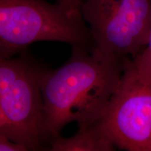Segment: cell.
<instances>
[{
  "label": "cell",
  "mask_w": 151,
  "mask_h": 151,
  "mask_svg": "<svg viewBox=\"0 0 151 151\" xmlns=\"http://www.w3.org/2000/svg\"><path fill=\"white\" fill-rule=\"evenodd\" d=\"M71 47L65 65L56 69L46 67L41 74L43 137L48 147L67 124L74 122L81 127L97 122L118 90L131 59L109 55L96 47Z\"/></svg>",
  "instance_id": "6da1fadb"
},
{
  "label": "cell",
  "mask_w": 151,
  "mask_h": 151,
  "mask_svg": "<svg viewBox=\"0 0 151 151\" xmlns=\"http://www.w3.org/2000/svg\"><path fill=\"white\" fill-rule=\"evenodd\" d=\"M81 14L104 53L133 59L146 47L151 0H82Z\"/></svg>",
  "instance_id": "277c9868"
},
{
  "label": "cell",
  "mask_w": 151,
  "mask_h": 151,
  "mask_svg": "<svg viewBox=\"0 0 151 151\" xmlns=\"http://www.w3.org/2000/svg\"><path fill=\"white\" fill-rule=\"evenodd\" d=\"M131 60L118 90L93 125L121 150L151 151V85L139 77Z\"/></svg>",
  "instance_id": "5b68a950"
},
{
  "label": "cell",
  "mask_w": 151,
  "mask_h": 151,
  "mask_svg": "<svg viewBox=\"0 0 151 151\" xmlns=\"http://www.w3.org/2000/svg\"><path fill=\"white\" fill-rule=\"evenodd\" d=\"M114 144L101 134L94 125L81 126L74 135L58 136L50 142V151H113Z\"/></svg>",
  "instance_id": "8992f818"
},
{
  "label": "cell",
  "mask_w": 151,
  "mask_h": 151,
  "mask_svg": "<svg viewBox=\"0 0 151 151\" xmlns=\"http://www.w3.org/2000/svg\"><path fill=\"white\" fill-rule=\"evenodd\" d=\"M0 151H29L22 143L16 142L0 134Z\"/></svg>",
  "instance_id": "ba28073f"
},
{
  "label": "cell",
  "mask_w": 151,
  "mask_h": 151,
  "mask_svg": "<svg viewBox=\"0 0 151 151\" xmlns=\"http://www.w3.org/2000/svg\"><path fill=\"white\" fill-rule=\"evenodd\" d=\"M131 64L139 77L151 85V58L137 55L131 60Z\"/></svg>",
  "instance_id": "52a82bcc"
},
{
  "label": "cell",
  "mask_w": 151,
  "mask_h": 151,
  "mask_svg": "<svg viewBox=\"0 0 151 151\" xmlns=\"http://www.w3.org/2000/svg\"><path fill=\"white\" fill-rule=\"evenodd\" d=\"M137 55L142 57V58H151V26L150 30H149L146 47H145L142 51H141L139 55Z\"/></svg>",
  "instance_id": "30bf717a"
},
{
  "label": "cell",
  "mask_w": 151,
  "mask_h": 151,
  "mask_svg": "<svg viewBox=\"0 0 151 151\" xmlns=\"http://www.w3.org/2000/svg\"><path fill=\"white\" fill-rule=\"evenodd\" d=\"M46 67L26 51L14 59L0 58V134L29 151L47 148L41 88Z\"/></svg>",
  "instance_id": "3957f363"
},
{
  "label": "cell",
  "mask_w": 151,
  "mask_h": 151,
  "mask_svg": "<svg viewBox=\"0 0 151 151\" xmlns=\"http://www.w3.org/2000/svg\"><path fill=\"white\" fill-rule=\"evenodd\" d=\"M39 41L95 47L83 16L45 0H0V58H11Z\"/></svg>",
  "instance_id": "7a4b0ae2"
},
{
  "label": "cell",
  "mask_w": 151,
  "mask_h": 151,
  "mask_svg": "<svg viewBox=\"0 0 151 151\" xmlns=\"http://www.w3.org/2000/svg\"><path fill=\"white\" fill-rule=\"evenodd\" d=\"M57 2L63 5L73 14L82 16L81 4L82 0H56Z\"/></svg>",
  "instance_id": "9c48e42d"
}]
</instances>
